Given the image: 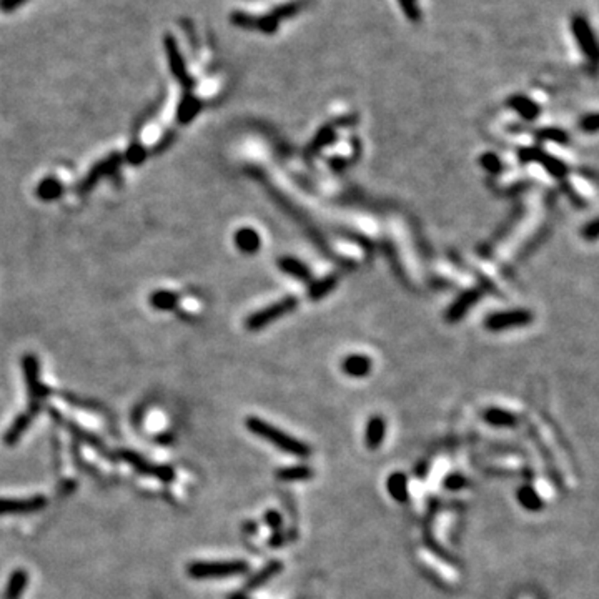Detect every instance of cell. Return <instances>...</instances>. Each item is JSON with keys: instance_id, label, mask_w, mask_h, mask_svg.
I'll return each mask as SVG.
<instances>
[{"instance_id": "cell-1", "label": "cell", "mask_w": 599, "mask_h": 599, "mask_svg": "<svg viewBox=\"0 0 599 599\" xmlns=\"http://www.w3.org/2000/svg\"><path fill=\"white\" fill-rule=\"evenodd\" d=\"M246 428L249 431H251L253 434H257V437L263 438L265 441L271 443L273 446H277L278 450L285 451V453L291 454V456H297V458H308L311 454V448L308 445H305L303 441H300L295 437H291V434L285 433V431L278 430L277 426H273L271 423L265 421V419L257 418V417H250L246 418L245 421Z\"/></svg>"}, {"instance_id": "cell-2", "label": "cell", "mask_w": 599, "mask_h": 599, "mask_svg": "<svg viewBox=\"0 0 599 599\" xmlns=\"http://www.w3.org/2000/svg\"><path fill=\"white\" fill-rule=\"evenodd\" d=\"M250 571L249 563L240 561H197L189 565V574L195 579H222V578H233L245 574Z\"/></svg>"}, {"instance_id": "cell-3", "label": "cell", "mask_w": 599, "mask_h": 599, "mask_svg": "<svg viewBox=\"0 0 599 599\" xmlns=\"http://www.w3.org/2000/svg\"><path fill=\"white\" fill-rule=\"evenodd\" d=\"M298 305V300L295 297H286L283 300H280V302L273 303V305L266 306V308L257 311V313L250 315L249 319H246V328L249 330H260L263 328V326L270 325L271 322H275V319L283 317V315L290 313V311H293L297 308Z\"/></svg>"}, {"instance_id": "cell-4", "label": "cell", "mask_w": 599, "mask_h": 599, "mask_svg": "<svg viewBox=\"0 0 599 599\" xmlns=\"http://www.w3.org/2000/svg\"><path fill=\"white\" fill-rule=\"evenodd\" d=\"M571 30H573L574 37H576V42L579 49L582 52V55H585V57L594 65V63L598 62L599 50H598L596 37H594L593 30H591L588 19L582 17V15H574V17L571 19Z\"/></svg>"}, {"instance_id": "cell-5", "label": "cell", "mask_w": 599, "mask_h": 599, "mask_svg": "<svg viewBox=\"0 0 599 599\" xmlns=\"http://www.w3.org/2000/svg\"><path fill=\"white\" fill-rule=\"evenodd\" d=\"M118 456L123 459V461H127L129 465H132V468H135L138 471V473L147 474V476H154L160 479V481L163 483H170L174 481L175 478V471L170 468V466L165 465H155V463L147 461L145 458L140 456L138 453H135V451L130 450H123L120 451Z\"/></svg>"}, {"instance_id": "cell-6", "label": "cell", "mask_w": 599, "mask_h": 599, "mask_svg": "<svg viewBox=\"0 0 599 599\" xmlns=\"http://www.w3.org/2000/svg\"><path fill=\"white\" fill-rule=\"evenodd\" d=\"M533 322V315L528 310H509L493 313L486 318L485 326L491 331H501L513 326H525Z\"/></svg>"}, {"instance_id": "cell-7", "label": "cell", "mask_w": 599, "mask_h": 599, "mask_svg": "<svg viewBox=\"0 0 599 599\" xmlns=\"http://www.w3.org/2000/svg\"><path fill=\"white\" fill-rule=\"evenodd\" d=\"M23 373H25V381L27 388H29L30 395V410L37 411L40 403L43 401L45 395L49 393V390L42 385L39 378V366L34 357H25L23 358Z\"/></svg>"}, {"instance_id": "cell-8", "label": "cell", "mask_w": 599, "mask_h": 599, "mask_svg": "<svg viewBox=\"0 0 599 599\" xmlns=\"http://www.w3.org/2000/svg\"><path fill=\"white\" fill-rule=\"evenodd\" d=\"M163 45H165L167 59H169V65H170L171 74L177 77V80L180 83H182L183 87L190 89V87L193 85V80L190 78L189 72H187L185 62H183V57H182V54H180V49H178L177 42H175V39L171 37V35H165Z\"/></svg>"}, {"instance_id": "cell-9", "label": "cell", "mask_w": 599, "mask_h": 599, "mask_svg": "<svg viewBox=\"0 0 599 599\" xmlns=\"http://www.w3.org/2000/svg\"><path fill=\"white\" fill-rule=\"evenodd\" d=\"M47 499L43 496L32 498H0V514H27L43 509Z\"/></svg>"}, {"instance_id": "cell-10", "label": "cell", "mask_w": 599, "mask_h": 599, "mask_svg": "<svg viewBox=\"0 0 599 599\" xmlns=\"http://www.w3.org/2000/svg\"><path fill=\"white\" fill-rule=\"evenodd\" d=\"M519 157L523 158V162L541 163V165L556 178H563L566 174H568V167H566L565 163L559 162L558 158L551 157L549 154H546V151H543L541 149H525L519 151Z\"/></svg>"}, {"instance_id": "cell-11", "label": "cell", "mask_w": 599, "mask_h": 599, "mask_svg": "<svg viewBox=\"0 0 599 599\" xmlns=\"http://www.w3.org/2000/svg\"><path fill=\"white\" fill-rule=\"evenodd\" d=\"M52 417H55V419H59V421L62 423V425L65 426V428L70 431L72 437H74L75 439H77V441L83 443V445H87V446H90V448H95L97 451H100V454H103V456H109V458H112V454L109 453V450L105 448V445H103L102 439H100L98 437H95V434H92L90 431L83 430L82 426H78V425H77V423L69 421V419L60 418L59 414H57V411H52Z\"/></svg>"}, {"instance_id": "cell-12", "label": "cell", "mask_w": 599, "mask_h": 599, "mask_svg": "<svg viewBox=\"0 0 599 599\" xmlns=\"http://www.w3.org/2000/svg\"><path fill=\"white\" fill-rule=\"evenodd\" d=\"M371 366H373L371 359L366 357V355H359V353L348 355V357L343 358L341 361V371L346 375V377H351V378L368 377Z\"/></svg>"}, {"instance_id": "cell-13", "label": "cell", "mask_w": 599, "mask_h": 599, "mask_svg": "<svg viewBox=\"0 0 599 599\" xmlns=\"http://www.w3.org/2000/svg\"><path fill=\"white\" fill-rule=\"evenodd\" d=\"M481 297V293H479L478 290H468L465 291V293H461L456 298V302L453 303V305L450 306L448 313H446V318H448V322H459L463 317H465L466 313H468V310L471 306L474 305V303L478 302V298Z\"/></svg>"}, {"instance_id": "cell-14", "label": "cell", "mask_w": 599, "mask_h": 599, "mask_svg": "<svg viewBox=\"0 0 599 599\" xmlns=\"http://www.w3.org/2000/svg\"><path fill=\"white\" fill-rule=\"evenodd\" d=\"M35 414H37V411L29 410V411H23L22 414H19V417L14 419V423H12V426L6 433V445L9 446L17 445L19 439L22 438V434L29 430L32 419H34Z\"/></svg>"}, {"instance_id": "cell-15", "label": "cell", "mask_w": 599, "mask_h": 599, "mask_svg": "<svg viewBox=\"0 0 599 599\" xmlns=\"http://www.w3.org/2000/svg\"><path fill=\"white\" fill-rule=\"evenodd\" d=\"M386 423L381 417H371L366 423L365 431V443L370 450H377L381 446L383 438H385Z\"/></svg>"}, {"instance_id": "cell-16", "label": "cell", "mask_w": 599, "mask_h": 599, "mask_svg": "<svg viewBox=\"0 0 599 599\" xmlns=\"http://www.w3.org/2000/svg\"><path fill=\"white\" fill-rule=\"evenodd\" d=\"M282 569H283L282 563L277 561V559H273V561H270L269 565H265L262 569L257 571L253 576L249 578V581H246V585H245V589H249V591L258 589L260 586H263L265 582H269L270 579H273L275 576H277V574Z\"/></svg>"}, {"instance_id": "cell-17", "label": "cell", "mask_w": 599, "mask_h": 599, "mask_svg": "<svg viewBox=\"0 0 599 599\" xmlns=\"http://www.w3.org/2000/svg\"><path fill=\"white\" fill-rule=\"evenodd\" d=\"M386 490H388L390 496L398 503H405L410 496L408 491V478L405 473H391L386 479Z\"/></svg>"}, {"instance_id": "cell-18", "label": "cell", "mask_w": 599, "mask_h": 599, "mask_svg": "<svg viewBox=\"0 0 599 599\" xmlns=\"http://www.w3.org/2000/svg\"><path fill=\"white\" fill-rule=\"evenodd\" d=\"M508 107L525 120H534L539 115L538 103L533 102L529 97H526V95H513V97H509Z\"/></svg>"}, {"instance_id": "cell-19", "label": "cell", "mask_w": 599, "mask_h": 599, "mask_svg": "<svg viewBox=\"0 0 599 599\" xmlns=\"http://www.w3.org/2000/svg\"><path fill=\"white\" fill-rule=\"evenodd\" d=\"M516 499L523 508L526 511H531V513H538V511L545 508V501H543V498L539 496L538 491L529 485L521 486V488L516 491Z\"/></svg>"}, {"instance_id": "cell-20", "label": "cell", "mask_w": 599, "mask_h": 599, "mask_svg": "<svg viewBox=\"0 0 599 599\" xmlns=\"http://www.w3.org/2000/svg\"><path fill=\"white\" fill-rule=\"evenodd\" d=\"M27 585H29V573H27L25 569L19 568V569L12 571L3 598L6 599H19L20 596H22L23 591H25Z\"/></svg>"}, {"instance_id": "cell-21", "label": "cell", "mask_w": 599, "mask_h": 599, "mask_svg": "<svg viewBox=\"0 0 599 599\" xmlns=\"http://www.w3.org/2000/svg\"><path fill=\"white\" fill-rule=\"evenodd\" d=\"M235 245L243 253L251 255L260 249L262 240H260V235L253 229H242L235 233Z\"/></svg>"}, {"instance_id": "cell-22", "label": "cell", "mask_w": 599, "mask_h": 599, "mask_svg": "<svg viewBox=\"0 0 599 599\" xmlns=\"http://www.w3.org/2000/svg\"><path fill=\"white\" fill-rule=\"evenodd\" d=\"M278 266L280 270L285 271L286 275H290V277H295L298 280H302V282H308L311 273L310 269L305 265V263H302L300 260L293 258V257H283L278 260Z\"/></svg>"}, {"instance_id": "cell-23", "label": "cell", "mask_w": 599, "mask_h": 599, "mask_svg": "<svg viewBox=\"0 0 599 599\" xmlns=\"http://www.w3.org/2000/svg\"><path fill=\"white\" fill-rule=\"evenodd\" d=\"M483 417H485L486 423L498 426V428H509V426L516 425V417L503 408H488Z\"/></svg>"}, {"instance_id": "cell-24", "label": "cell", "mask_w": 599, "mask_h": 599, "mask_svg": "<svg viewBox=\"0 0 599 599\" xmlns=\"http://www.w3.org/2000/svg\"><path fill=\"white\" fill-rule=\"evenodd\" d=\"M277 478L282 479V481H308V479L313 478V470L310 468V466L305 465H297V466H288V468H282L278 470Z\"/></svg>"}, {"instance_id": "cell-25", "label": "cell", "mask_w": 599, "mask_h": 599, "mask_svg": "<svg viewBox=\"0 0 599 599\" xmlns=\"http://www.w3.org/2000/svg\"><path fill=\"white\" fill-rule=\"evenodd\" d=\"M337 283H338V280H337V277H335V275H330V277L318 280V282H313L310 285V291H308L310 298L319 300V298L326 297V295H328L330 291L333 290L335 286H337Z\"/></svg>"}, {"instance_id": "cell-26", "label": "cell", "mask_w": 599, "mask_h": 599, "mask_svg": "<svg viewBox=\"0 0 599 599\" xmlns=\"http://www.w3.org/2000/svg\"><path fill=\"white\" fill-rule=\"evenodd\" d=\"M306 7V0H291L288 3H283V6L275 7L273 10H271V15L273 17H277L278 20L283 19H290L295 17V15L300 14L302 9H305Z\"/></svg>"}, {"instance_id": "cell-27", "label": "cell", "mask_w": 599, "mask_h": 599, "mask_svg": "<svg viewBox=\"0 0 599 599\" xmlns=\"http://www.w3.org/2000/svg\"><path fill=\"white\" fill-rule=\"evenodd\" d=\"M280 25V20L277 17H273L271 14L266 15H260V17H255V30L263 32V34H275V32L278 30Z\"/></svg>"}, {"instance_id": "cell-28", "label": "cell", "mask_w": 599, "mask_h": 599, "mask_svg": "<svg viewBox=\"0 0 599 599\" xmlns=\"http://www.w3.org/2000/svg\"><path fill=\"white\" fill-rule=\"evenodd\" d=\"M198 110H200V102H198V100H195V98H191V97H187L182 102V105H180L178 117H180V120H182V122H190V118L193 117V115L197 114Z\"/></svg>"}, {"instance_id": "cell-29", "label": "cell", "mask_w": 599, "mask_h": 599, "mask_svg": "<svg viewBox=\"0 0 599 599\" xmlns=\"http://www.w3.org/2000/svg\"><path fill=\"white\" fill-rule=\"evenodd\" d=\"M333 138H335L333 125L323 127V129L318 132L317 138H315L313 143H311V154H313V151H317L318 149H323V147H325L326 143H330Z\"/></svg>"}, {"instance_id": "cell-30", "label": "cell", "mask_w": 599, "mask_h": 599, "mask_svg": "<svg viewBox=\"0 0 599 599\" xmlns=\"http://www.w3.org/2000/svg\"><path fill=\"white\" fill-rule=\"evenodd\" d=\"M230 20H231V23H235L237 27H242V29L255 30V17L253 15L246 14V12L235 10L233 14L230 15Z\"/></svg>"}, {"instance_id": "cell-31", "label": "cell", "mask_w": 599, "mask_h": 599, "mask_svg": "<svg viewBox=\"0 0 599 599\" xmlns=\"http://www.w3.org/2000/svg\"><path fill=\"white\" fill-rule=\"evenodd\" d=\"M399 6H401L403 12H405V15L408 17V20L411 22H418L419 17H421V10H419L418 6V0H398Z\"/></svg>"}, {"instance_id": "cell-32", "label": "cell", "mask_w": 599, "mask_h": 599, "mask_svg": "<svg viewBox=\"0 0 599 599\" xmlns=\"http://www.w3.org/2000/svg\"><path fill=\"white\" fill-rule=\"evenodd\" d=\"M175 302H177V297L174 293H169V291H160V293H155L151 297V303L157 308H171L175 305Z\"/></svg>"}, {"instance_id": "cell-33", "label": "cell", "mask_w": 599, "mask_h": 599, "mask_svg": "<svg viewBox=\"0 0 599 599\" xmlns=\"http://www.w3.org/2000/svg\"><path fill=\"white\" fill-rule=\"evenodd\" d=\"M538 137L545 138V140H551V142H556V143L568 142V135H566V132L559 130V129H543V130L538 132Z\"/></svg>"}, {"instance_id": "cell-34", "label": "cell", "mask_w": 599, "mask_h": 599, "mask_svg": "<svg viewBox=\"0 0 599 599\" xmlns=\"http://www.w3.org/2000/svg\"><path fill=\"white\" fill-rule=\"evenodd\" d=\"M468 485V479L463 476L461 473H451L445 478V488L450 491H459Z\"/></svg>"}, {"instance_id": "cell-35", "label": "cell", "mask_w": 599, "mask_h": 599, "mask_svg": "<svg viewBox=\"0 0 599 599\" xmlns=\"http://www.w3.org/2000/svg\"><path fill=\"white\" fill-rule=\"evenodd\" d=\"M60 193V183L55 182V180H45V182L40 185L39 189V195L42 198H55Z\"/></svg>"}, {"instance_id": "cell-36", "label": "cell", "mask_w": 599, "mask_h": 599, "mask_svg": "<svg viewBox=\"0 0 599 599\" xmlns=\"http://www.w3.org/2000/svg\"><path fill=\"white\" fill-rule=\"evenodd\" d=\"M263 519H265V525L269 526L270 529H273V531H282L283 518H282V514L278 513V511H275V509L266 511L265 516H263Z\"/></svg>"}, {"instance_id": "cell-37", "label": "cell", "mask_w": 599, "mask_h": 599, "mask_svg": "<svg viewBox=\"0 0 599 599\" xmlns=\"http://www.w3.org/2000/svg\"><path fill=\"white\" fill-rule=\"evenodd\" d=\"M481 165L483 169H486L490 174H498L501 170V162L494 154H485L481 157Z\"/></svg>"}, {"instance_id": "cell-38", "label": "cell", "mask_w": 599, "mask_h": 599, "mask_svg": "<svg viewBox=\"0 0 599 599\" xmlns=\"http://www.w3.org/2000/svg\"><path fill=\"white\" fill-rule=\"evenodd\" d=\"M581 127L586 132H591V134H594V132L598 130V115L596 114H591L588 117H585L581 120Z\"/></svg>"}, {"instance_id": "cell-39", "label": "cell", "mask_w": 599, "mask_h": 599, "mask_svg": "<svg viewBox=\"0 0 599 599\" xmlns=\"http://www.w3.org/2000/svg\"><path fill=\"white\" fill-rule=\"evenodd\" d=\"M27 0H0V10L2 12H12L19 9L20 6H23Z\"/></svg>"}, {"instance_id": "cell-40", "label": "cell", "mask_w": 599, "mask_h": 599, "mask_svg": "<svg viewBox=\"0 0 599 599\" xmlns=\"http://www.w3.org/2000/svg\"><path fill=\"white\" fill-rule=\"evenodd\" d=\"M585 237L588 238V240H591V242H594V240L598 238V222H596V220H593V222H591L589 225L586 227Z\"/></svg>"}, {"instance_id": "cell-41", "label": "cell", "mask_w": 599, "mask_h": 599, "mask_svg": "<svg viewBox=\"0 0 599 599\" xmlns=\"http://www.w3.org/2000/svg\"><path fill=\"white\" fill-rule=\"evenodd\" d=\"M270 545L271 548H280V546L283 545V533L282 531H275L273 536L270 539Z\"/></svg>"}, {"instance_id": "cell-42", "label": "cell", "mask_w": 599, "mask_h": 599, "mask_svg": "<svg viewBox=\"0 0 599 599\" xmlns=\"http://www.w3.org/2000/svg\"><path fill=\"white\" fill-rule=\"evenodd\" d=\"M243 528L249 529L250 534H251V533H253V531H257V525H255V523H246V525L243 526Z\"/></svg>"}, {"instance_id": "cell-43", "label": "cell", "mask_w": 599, "mask_h": 599, "mask_svg": "<svg viewBox=\"0 0 599 599\" xmlns=\"http://www.w3.org/2000/svg\"><path fill=\"white\" fill-rule=\"evenodd\" d=\"M229 599H249V598H246L245 594H242V593H235V594H231Z\"/></svg>"}]
</instances>
